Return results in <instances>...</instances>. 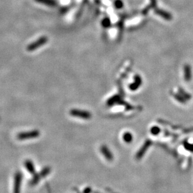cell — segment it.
<instances>
[{
  "label": "cell",
  "mask_w": 193,
  "mask_h": 193,
  "mask_svg": "<svg viewBox=\"0 0 193 193\" xmlns=\"http://www.w3.org/2000/svg\"><path fill=\"white\" fill-rule=\"evenodd\" d=\"M40 135V132L37 131V130H34V131H31L23 132L19 133L17 135V138H18V139L21 141L28 140V139H35V138L38 137Z\"/></svg>",
  "instance_id": "cell-1"
},
{
  "label": "cell",
  "mask_w": 193,
  "mask_h": 193,
  "mask_svg": "<svg viewBox=\"0 0 193 193\" xmlns=\"http://www.w3.org/2000/svg\"><path fill=\"white\" fill-rule=\"evenodd\" d=\"M48 39L46 37H41L40 38H38V40H36L35 42H33L31 44H29L28 46H27V50L29 51H33L34 50L38 49L44 45L48 42Z\"/></svg>",
  "instance_id": "cell-2"
},
{
  "label": "cell",
  "mask_w": 193,
  "mask_h": 193,
  "mask_svg": "<svg viewBox=\"0 0 193 193\" xmlns=\"http://www.w3.org/2000/svg\"><path fill=\"white\" fill-rule=\"evenodd\" d=\"M70 114L73 117H77L82 119H89L91 118V112L87 110H83L80 109H72L70 110Z\"/></svg>",
  "instance_id": "cell-3"
},
{
  "label": "cell",
  "mask_w": 193,
  "mask_h": 193,
  "mask_svg": "<svg viewBox=\"0 0 193 193\" xmlns=\"http://www.w3.org/2000/svg\"><path fill=\"white\" fill-rule=\"evenodd\" d=\"M23 175L20 172H16L14 177L13 193H20L22 184Z\"/></svg>",
  "instance_id": "cell-4"
},
{
  "label": "cell",
  "mask_w": 193,
  "mask_h": 193,
  "mask_svg": "<svg viewBox=\"0 0 193 193\" xmlns=\"http://www.w3.org/2000/svg\"><path fill=\"white\" fill-rule=\"evenodd\" d=\"M101 152L102 155L105 157V158L106 159L110 160V161L113 159V154H112L110 150H109V149L106 145H102L101 147Z\"/></svg>",
  "instance_id": "cell-5"
},
{
  "label": "cell",
  "mask_w": 193,
  "mask_h": 193,
  "mask_svg": "<svg viewBox=\"0 0 193 193\" xmlns=\"http://www.w3.org/2000/svg\"><path fill=\"white\" fill-rule=\"evenodd\" d=\"M155 13L157 14V15H159L160 16L163 17V18L166 19V20H171V18H172V16H171L170 13L165 11L164 10H162V9H156Z\"/></svg>",
  "instance_id": "cell-6"
},
{
  "label": "cell",
  "mask_w": 193,
  "mask_h": 193,
  "mask_svg": "<svg viewBox=\"0 0 193 193\" xmlns=\"http://www.w3.org/2000/svg\"><path fill=\"white\" fill-rule=\"evenodd\" d=\"M25 167L26 169H27V171H28V172L31 174H33L35 173V167L34 166L33 163L30 160H27V161H25Z\"/></svg>",
  "instance_id": "cell-7"
},
{
  "label": "cell",
  "mask_w": 193,
  "mask_h": 193,
  "mask_svg": "<svg viewBox=\"0 0 193 193\" xmlns=\"http://www.w3.org/2000/svg\"><path fill=\"white\" fill-rule=\"evenodd\" d=\"M35 1L36 2L40 3L48 6H51V7H54L56 5V2L55 0H35Z\"/></svg>",
  "instance_id": "cell-8"
},
{
  "label": "cell",
  "mask_w": 193,
  "mask_h": 193,
  "mask_svg": "<svg viewBox=\"0 0 193 193\" xmlns=\"http://www.w3.org/2000/svg\"><path fill=\"white\" fill-rule=\"evenodd\" d=\"M185 71V79L187 81H188L189 80L191 79V68L189 65H186L184 68Z\"/></svg>",
  "instance_id": "cell-9"
},
{
  "label": "cell",
  "mask_w": 193,
  "mask_h": 193,
  "mask_svg": "<svg viewBox=\"0 0 193 193\" xmlns=\"http://www.w3.org/2000/svg\"><path fill=\"white\" fill-rule=\"evenodd\" d=\"M123 138V140L126 142H127V143H130L133 140V136L129 132H126L125 134H124Z\"/></svg>",
  "instance_id": "cell-10"
},
{
  "label": "cell",
  "mask_w": 193,
  "mask_h": 193,
  "mask_svg": "<svg viewBox=\"0 0 193 193\" xmlns=\"http://www.w3.org/2000/svg\"><path fill=\"white\" fill-rule=\"evenodd\" d=\"M111 25V21L108 18H105L102 21V25L105 28H108Z\"/></svg>",
  "instance_id": "cell-11"
},
{
  "label": "cell",
  "mask_w": 193,
  "mask_h": 193,
  "mask_svg": "<svg viewBox=\"0 0 193 193\" xmlns=\"http://www.w3.org/2000/svg\"><path fill=\"white\" fill-rule=\"evenodd\" d=\"M114 5L117 9H121L123 7V3L121 0H116L114 3Z\"/></svg>",
  "instance_id": "cell-12"
},
{
  "label": "cell",
  "mask_w": 193,
  "mask_h": 193,
  "mask_svg": "<svg viewBox=\"0 0 193 193\" xmlns=\"http://www.w3.org/2000/svg\"><path fill=\"white\" fill-rule=\"evenodd\" d=\"M151 133L153 135H157L159 133L160 129L158 127H152L151 128Z\"/></svg>",
  "instance_id": "cell-13"
},
{
  "label": "cell",
  "mask_w": 193,
  "mask_h": 193,
  "mask_svg": "<svg viewBox=\"0 0 193 193\" xmlns=\"http://www.w3.org/2000/svg\"><path fill=\"white\" fill-rule=\"evenodd\" d=\"M151 6L156 7V0H151Z\"/></svg>",
  "instance_id": "cell-14"
}]
</instances>
